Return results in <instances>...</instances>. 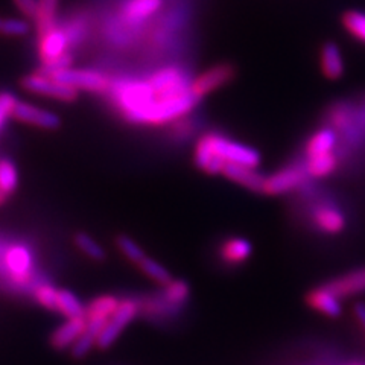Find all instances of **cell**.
<instances>
[{
  "mask_svg": "<svg viewBox=\"0 0 365 365\" xmlns=\"http://www.w3.org/2000/svg\"><path fill=\"white\" fill-rule=\"evenodd\" d=\"M21 87L32 95L48 96L61 102H75L79 98V91L76 88L41 72L26 75L21 79Z\"/></svg>",
  "mask_w": 365,
  "mask_h": 365,
  "instance_id": "cell-4",
  "label": "cell"
},
{
  "mask_svg": "<svg viewBox=\"0 0 365 365\" xmlns=\"http://www.w3.org/2000/svg\"><path fill=\"white\" fill-rule=\"evenodd\" d=\"M306 173L311 178H326L332 175L339 168V155L335 153H329L317 157L303 158Z\"/></svg>",
  "mask_w": 365,
  "mask_h": 365,
  "instance_id": "cell-21",
  "label": "cell"
},
{
  "mask_svg": "<svg viewBox=\"0 0 365 365\" xmlns=\"http://www.w3.org/2000/svg\"><path fill=\"white\" fill-rule=\"evenodd\" d=\"M68 48H71V41H68L64 28L60 25L41 34V36H38L37 43V53L41 67L49 66L56 58H60L61 55L68 52Z\"/></svg>",
  "mask_w": 365,
  "mask_h": 365,
  "instance_id": "cell-10",
  "label": "cell"
},
{
  "mask_svg": "<svg viewBox=\"0 0 365 365\" xmlns=\"http://www.w3.org/2000/svg\"><path fill=\"white\" fill-rule=\"evenodd\" d=\"M221 174L227 180L236 182V185L245 187L247 190L256 192V193H264L267 177L262 175L257 170V168L237 165V163H225Z\"/></svg>",
  "mask_w": 365,
  "mask_h": 365,
  "instance_id": "cell-12",
  "label": "cell"
},
{
  "mask_svg": "<svg viewBox=\"0 0 365 365\" xmlns=\"http://www.w3.org/2000/svg\"><path fill=\"white\" fill-rule=\"evenodd\" d=\"M253 255V245L245 237H227L220 247V257L227 265H242Z\"/></svg>",
  "mask_w": 365,
  "mask_h": 365,
  "instance_id": "cell-16",
  "label": "cell"
},
{
  "mask_svg": "<svg viewBox=\"0 0 365 365\" xmlns=\"http://www.w3.org/2000/svg\"><path fill=\"white\" fill-rule=\"evenodd\" d=\"M349 365H365V364H362V362H353V364H349Z\"/></svg>",
  "mask_w": 365,
  "mask_h": 365,
  "instance_id": "cell-36",
  "label": "cell"
},
{
  "mask_svg": "<svg viewBox=\"0 0 365 365\" xmlns=\"http://www.w3.org/2000/svg\"><path fill=\"white\" fill-rule=\"evenodd\" d=\"M306 303L309 304L312 309L322 312L323 315L330 317V318H336L342 312L341 299L332 291L327 289L324 284L323 287H318V288L312 289L309 294H307Z\"/></svg>",
  "mask_w": 365,
  "mask_h": 365,
  "instance_id": "cell-14",
  "label": "cell"
},
{
  "mask_svg": "<svg viewBox=\"0 0 365 365\" xmlns=\"http://www.w3.org/2000/svg\"><path fill=\"white\" fill-rule=\"evenodd\" d=\"M11 116L21 123H28L41 130H58L61 127V119L58 114L28 104V102H20L19 99Z\"/></svg>",
  "mask_w": 365,
  "mask_h": 365,
  "instance_id": "cell-11",
  "label": "cell"
},
{
  "mask_svg": "<svg viewBox=\"0 0 365 365\" xmlns=\"http://www.w3.org/2000/svg\"><path fill=\"white\" fill-rule=\"evenodd\" d=\"M17 98L13 93H9V91H2V93H0V128L4 127L5 120L13 114Z\"/></svg>",
  "mask_w": 365,
  "mask_h": 365,
  "instance_id": "cell-33",
  "label": "cell"
},
{
  "mask_svg": "<svg viewBox=\"0 0 365 365\" xmlns=\"http://www.w3.org/2000/svg\"><path fill=\"white\" fill-rule=\"evenodd\" d=\"M163 8V0H123L119 6V20L125 25L142 31L146 21Z\"/></svg>",
  "mask_w": 365,
  "mask_h": 365,
  "instance_id": "cell-8",
  "label": "cell"
},
{
  "mask_svg": "<svg viewBox=\"0 0 365 365\" xmlns=\"http://www.w3.org/2000/svg\"><path fill=\"white\" fill-rule=\"evenodd\" d=\"M311 222L318 232L324 235H338L347 225V218L332 201H319L311 209Z\"/></svg>",
  "mask_w": 365,
  "mask_h": 365,
  "instance_id": "cell-9",
  "label": "cell"
},
{
  "mask_svg": "<svg viewBox=\"0 0 365 365\" xmlns=\"http://www.w3.org/2000/svg\"><path fill=\"white\" fill-rule=\"evenodd\" d=\"M116 245L119 248L120 253L127 257L130 262H133V264H140V260L146 256L143 253V250L139 247V244H137L135 241H133V239L127 235H119L116 237Z\"/></svg>",
  "mask_w": 365,
  "mask_h": 365,
  "instance_id": "cell-30",
  "label": "cell"
},
{
  "mask_svg": "<svg viewBox=\"0 0 365 365\" xmlns=\"http://www.w3.org/2000/svg\"><path fill=\"white\" fill-rule=\"evenodd\" d=\"M338 145V133L332 127H324L315 131L304 145V158L335 153Z\"/></svg>",
  "mask_w": 365,
  "mask_h": 365,
  "instance_id": "cell-17",
  "label": "cell"
},
{
  "mask_svg": "<svg viewBox=\"0 0 365 365\" xmlns=\"http://www.w3.org/2000/svg\"><path fill=\"white\" fill-rule=\"evenodd\" d=\"M2 23H4V19H0V32H2Z\"/></svg>",
  "mask_w": 365,
  "mask_h": 365,
  "instance_id": "cell-37",
  "label": "cell"
},
{
  "mask_svg": "<svg viewBox=\"0 0 365 365\" xmlns=\"http://www.w3.org/2000/svg\"><path fill=\"white\" fill-rule=\"evenodd\" d=\"M87 327V318H68L52 335V346L56 349H66L73 346L78 338L84 334Z\"/></svg>",
  "mask_w": 365,
  "mask_h": 365,
  "instance_id": "cell-19",
  "label": "cell"
},
{
  "mask_svg": "<svg viewBox=\"0 0 365 365\" xmlns=\"http://www.w3.org/2000/svg\"><path fill=\"white\" fill-rule=\"evenodd\" d=\"M154 93L158 96L178 95L190 90L192 79L181 66H163L146 79Z\"/></svg>",
  "mask_w": 365,
  "mask_h": 365,
  "instance_id": "cell-5",
  "label": "cell"
},
{
  "mask_svg": "<svg viewBox=\"0 0 365 365\" xmlns=\"http://www.w3.org/2000/svg\"><path fill=\"white\" fill-rule=\"evenodd\" d=\"M324 287L332 291L335 295H338L339 299L364 294L365 292V267L342 274V276L326 283Z\"/></svg>",
  "mask_w": 365,
  "mask_h": 365,
  "instance_id": "cell-13",
  "label": "cell"
},
{
  "mask_svg": "<svg viewBox=\"0 0 365 365\" xmlns=\"http://www.w3.org/2000/svg\"><path fill=\"white\" fill-rule=\"evenodd\" d=\"M19 186V170L13 160L0 158V193L11 197Z\"/></svg>",
  "mask_w": 365,
  "mask_h": 365,
  "instance_id": "cell-24",
  "label": "cell"
},
{
  "mask_svg": "<svg viewBox=\"0 0 365 365\" xmlns=\"http://www.w3.org/2000/svg\"><path fill=\"white\" fill-rule=\"evenodd\" d=\"M309 180L311 177L306 173L303 160L302 162H294L283 166L277 173H274L265 178L264 193L271 197L287 195V193H291L292 190L304 187V185Z\"/></svg>",
  "mask_w": 365,
  "mask_h": 365,
  "instance_id": "cell-3",
  "label": "cell"
},
{
  "mask_svg": "<svg viewBox=\"0 0 365 365\" xmlns=\"http://www.w3.org/2000/svg\"><path fill=\"white\" fill-rule=\"evenodd\" d=\"M355 315H356V318H358V322H359V324L364 327V330H365V304L364 303H358L356 306H355Z\"/></svg>",
  "mask_w": 365,
  "mask_h": 365,
  "instance_id": "cell-35",
  "label": "cell"
},
{
  "mask_svg": "<svg viewBox=\"0 0 365 365\" xmlns=\"http://www.w3.org/2000/svg\"><path fill=\"white\" fill-rule=\"evenodd\" d=\"M341 21L342 26H344V29L353 38L365 44V13L356 9L346 11L341 17Z\"/></svg>",
  "mask_w": 365,
  "mask_h": 365,
  "instance_id": "cell-26",
  "label": "cell"
},
{
  "mask_svg": "<svg viewBox=\"0 0 365 365\" xmlns=\"http://www.w3.org/2000/svg\"><path fill=\"white\" fill-rule=\"evenodd\" d=\"M237 75V68L232 63H220L209 67L207 71L200 73L197 78L192 79V91L193 95L202 99L213 91L222 88L224 86L230 84Z\"/></svg>",
  "mask_w": 365,
  "mask_h": 365,
  "instance_id": "cell-6",
  "label": "cell"
},
{
  "mask_svg": "<svg viewBox=\"0 0 365 365\" xmlns=\"http://www.w3.org/2000/svg\"><path fill=\"white\" fill-rule=\"evenodd\" d=\"M189 295H190V288L185 280H170L169 283L163 284L162 300L174 312H178L181 309V306L187 302Z\"/></svg>",
  "mask_w": 365,
  "mask_h": 365,
  "instance_id": "cell-23",
  "label": "cell"
},
{
  "mask_svg": "<svg viewBox=\"0 0 365 365\" xmlns=\"http://www.w3.org/2000/svg\"><path fill=\"white\" fill-rule=\"evenodd\" d=\"M193 163L205 174L218 175L222 173L225 163L257 168L260 154L250 145L233 140L221 133L209 131L201 135L195 145Z\"/></svg>",
  "mask_w": 365,
  "mask_h": 365,
  "instance_id": "cell-1",
  "label": "cell"
},
{
  "mask_svg": "<svg viewBox=\"0 0 365 365\" xmlns=\"http://www.w3.org/2000/svg\"><path fill=\"white\" fill-rule=\"evenodd\" d=\"M119 300L116 297L111 295H102L99 299H95L93 302L90 303V306L87 307L86 311V317L87 318H101V319H107L116 312V309L119 307Z\"/></svg>",
  "mask_w": 365,
  "mask_h": 365,
  "instance_id": "cell-25",
  "label": "cell"
},
{
  "mask_svg": "<svg viewBox=\"0 0 365 365\" xmlns=\"http://www.w3.org/2000/svg\"><path fill=\"white\" fill-rule=\"evenodd\" d=\"M14 5L20 13L25 16L26 19H34L37 14V6H38V0H13Z\"/></svg>",
  "mask_w": 365,
  "mask_h": 365,
  "instance_id": "cell-34",
  "label": "cell"
},
{
  "mask_svg": "<svg viewBox=\"0 0 365 365\" xmlns=\"http://www.w3.org/2000/svg\"><path fill=\"white\" fill-rule=\"evenodd\" d=\"M75 244L76 247L83 251L86 256H88L90 259L93 260H104L106 259V251L102 248L93 237L87 233H76L75 235Z\"/></svg>",
  "mask_w": 365,
  "mask_h": 365,
  "instance_id": "cell-29",
  "label": "cell"
},
{
  "mask_svg": "<svg viewBox=\"0 0 365 365\" xmlns=\"http://www.w3.org/2000/svg\"><path fill=\"white\" fill-rule=\"evenodd\" d=\"M56 311L64 314L67 318H79L86 317V307L78 300V297L71 291L58 292V303H56Z\"/></svg>",
  "mask_w": 365,
  "mask_h": 365,
  "instance_id": "cell-27",
  "label": "cell"
},
{
  "mask_svg": "<svg viewBox=\"0 0 365 365\" xmlns=\"http://www.w3.org/2000/svg\"><path fill=\"white\" fill-rule=\"evenodd\" d=\"M5 265L11 276L14 277V280H26L32 269L31 251L23 245L9 247L5 253Z\"/></svg>",
  "mask_w": 365,
  "mask_h": 365,
  "instance_id": "cell-15",
  "label": "cell"
},
{
  "mask_svg": "<svg viewBox=\"0 0 365 365\" xmlns=\"http://www.w3.org/2000/svg\"><path fill=\"white\" fill-rule=\"evenodd\" d=\"M319 67L327 79H339L344 75V60L339 46L334 41H326L319 51Z\"/></svg>",
  "mask_w": 365,
  "mask_h": 365,
  "instance_id": "cell-18",
  "label": "cell"
},
{
  "mask_svg": "<svg viewBox=\"0 0 365 365\" xmlns=\"http://www.w3.org/2000/svg\"><path fill=\"white\" fill-rule=\"evenodd\" d=\"M107 324V319L101 318H87V327L84 334L78 338V341L72 346V355L75 358H84L95 344H98V338L102 329Z\"/></svg>",
  "mask_w": 365,
  "mask_h": 365,
  "instance_id": "cell-20",
  "label": "cell"
},
{
  "mask_svg": "<svg viewBox=\"0 0 365 365\" xmlns=\"http://www.w3.org/2000/svg\"><path fill=\"white\" fill-rule=\"evenodd\" d=\"M137 312H139V304L134 300H122L116 312L108 318L107 324L102 329V332L98 338V347L108 349L110 346H113L114 341H116L119 335L123 332V329L135 318Z\"/></svg>",
  "mask_w": 365,
  "mask_h": 365,
  "instance_id": "cell-7",
  "label": "cell"
},
{
  "mask_svg": "<svg viewBox=\"0 0 365 365\" xmlns=\"http://www.w3.org/2000/svg\"><path fill=\"white\" fill-rule=\"evenodd\" d=\"M58 8H60V0H38L37 6V14L34 17V26H36L37 36L51 31L52 28L58 26Z\"/></svg>",
  "mask_w": 365,
  "mask_h": 365,
  "instance_id": "cell-22",
  "label": "cell"
},
{
  "mask_svg": "<svg viewBox=\"0 0 365 365\" xmlns=\"http://www.w3.org/2000/svg\"><path fill=\"white\" fill-rule=\"evenodd\" d=\"M58 289H55L49 284H43L36 292L37 300L44 306L49 307V309H55L56 311V303H58Z\"/></svg>",
  "mask_w": 365,
  "mask_h": 365,
  "instance_id": "cell-32",
  "label": "cell"
},
{
  "mask_svg": "<svg viewBox=\"0 0 365 365\" xmlns=\"http://www.w3.org/2000/svg\"><path fill=\"white\" fill-rule=\"evenodd\" d=\"M31 31V25L21 19H4L2 34L8 37H23Z\"/></svg>",
  "mask_w": 365,
  "mask_h": 365,
  "instance_id": "cell-31",
  "label": "cell"
},
{
  "mask_svg": "<svg viewBox=\"0 0 365 365\" xmlns=\"http://www.w3.org/2000/svg\"><path fill=\"white\" fill-rule=\"evenodd\" d=\"M49 76L58 79V81L76 88L78 91H88V93H99L107 95L111 79L96 68H73L68 67L66 71H60L51 73Z\"/></svg>",
  "mask_w": 365,
  "mask_h": 365,
  "instance_id": "cell-2",
  "label": "cell"
},
{
  "mask_svg": "<svg viewBox=\"0 0 365 365\" xmlns=\"http://www.w3.org/2000/svg\"><path fill=\"white\" fill-rule=\"evenodd\" d=\"M139 267H140V269H142V272L145 274V276H148V277L153 279L154 282H157L160 284H166V283H169L170 280H173L169 271L162 264H158V262H155L151 257L145 256L140 260Z\"/></svg>",
  "mask_w": 365,
  "mask_h": 365,
  "instance_id": "cell-28",
  "label": "cell"
}]
</instances>
